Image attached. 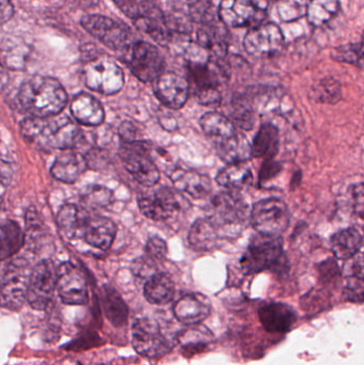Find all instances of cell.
<instances>
[{"label": "cell", "instance_id": "obj_46", "mask_svg": "<svg viewBox=\"0 0 364 365\" xmlns=\"http://www.w3.org/2000/svg\"><path fill=\"white\" fill-rule=\"evenodd\" d=\"M0 6H1V12H0L1 13V24L4 25L12 19L13 14H14V8H13L10 0H0Z\"/></svg>", "mask_w": 364, "mask_h": 365}, {"label": "cell", "instance_id": "obj_19", "mask_svg": "<svg viewBox=\"0 0 364 365\" xmlns=\"http://www.w3.org/2000/svg\"><path fill=\"white\" fill-rule=\"evenodd\" d=\"M259 317L265 330L271 334H286L296 323V312L281 302L265 304L259 309Z\"/></svg>", "mask_w": 364, "mask_h": 365}, {"label": "cell", "instance_id": "obj_47", "mask_svg": "<svg viewBox=\"0 0 364 365\" xmlns=\"http://www.w3.org/2000/svg\"><path fill=\"white\" fill-rule=\"evenodd\" d=\"M83 6H92L98 4V0H79Z\"/></svg>", "mask_w": 364, "mask_h": 365}, {"label": "cell", "instance_id": "obj_42", "mask_svg": "<svg viewBox=\"0 0 364 365\" xmlns=\"http://www.w3.org/2000/svg\"><path fill=\"white\" fill-rule=\"evenodd\" d=\"M145 252H147V257L152 261H162L168 253V247L162 238L153 236L147 240V245H145Z\"/></svg>", "mask_w": 364, "mask_h": 365}, {"label": "cell", "instance_id": "obj_28", "mask_svg": "<svg viewBox=\"0 0 364 365\" xmlns=\"http://www.w3.org/2000/svg\"><path fill=\"white\" fill-rule=\"evenodd\" d=\"M87 219L88 215L74 204L62 206L57 217L60 230L70 240L83 237Z\"/></svg>", "mask_w": 364, "mask_h": 365}, {"label": "cell", "instance_id": "obj_14", "mask_svg": "<svg viewBox=\"0 0 364 365\" xmlns=\"http://www.w3.org/2000/svg\"><path fill=\"white\" fill-rule=\"evenodd\" d=\"M164 57L157 47L143 41L135 43L128 57L132 74L143 83L156 81L162 74Z\"/></svg>", "mask_w": 364, "mask_h": 365}, {"label": "cell", "instance_id": "obj_41", "mask_svg": "<svg viewBox=\"0 0 364 365\" xmlns=\"http://www.w3.org/2000/svg\"><path fill=\"white\" fill-rule=\"evenodd\" d=\"M113 192L106 187L91 186L83 193V201L91 207H105L111 202Z\"/></svg>", "mask_w": 364, "mask_h": 365}, {"label": "cell", "instance_id": "obj_10", "mask_svg": "<svg viewBox=\"0 0 364 365\" xmlns=\"http://www.w3.org/2000/svg\"><path fill=\"white\" fill-rule=\"evenodd\" d=\"M57 269L49 259L40 262L32 268L27 302L34 310H46L51 306L55 289H57Z\"/></svg>", "mask_w": 364, "mask_h": 365}, {"label": "cell", "instance_id": "obj_44", "mask_svg": "<svg viewBox=\"0 0 364 365\" xmlns=\"http://www.w3.org/2000/svg\"><path fill=\"white\" fill-rule=\"evenodd\" d=\"M353 203L355 214L364 219V184L355 185L352 189Z\"/></svg>", "mask_w": 364, "mask_h": 365}, {"label": "cell", "instance_id": "obj_49", "mask_svg": "<svg viewBox=\"0 0 364 365\" xmlns=\"http://www.w3.org/2000/svg\"><path fill=\"white\" fill-rule=\"evenodd\" d=\"M363 252H364V235H363Z\"/></svg>", "mask_w": 364, "mask_h": 365}, {"label": "cell", "instance_id": "obj_17", "mask_svg": "<svg viewBox=\"0 0 364 365\" xmlns=\"http://www.w3.org/2000/svg\"><path fill=\"white\" fill-rule=\"evenodd\" d=\"M154 93L165 106L180 109L187 102L189 83L185 77L177 73H162L155 81Z\"/></svg>", "mask_w": 364, "mask_h": 365}, {"label": "cell", "instance_id": "obj_16", "mask_svg": "<svg viewBox=\"0 0 364 365\" xmlns=\"http://www.w3.org/2000/svg\"><path fill=\"white\" fill-rule=\"evenodd\" d=\"M57 291L62 302L70 306H83L89 300L85 277L76 266L68 262L58 267Z\"/></svg>", "mask_w": 364, "mask_h": 365}, {"label": "cell", "instance_id": "obj_6", "mask_svg": "<svg viewBox=\"0 0 364 365\" xmlns=\"http://www.w3.org/2000/svg\"><path fill=\"white\" fill-rule=\"evenodd\" d=\"M188 70L196 87V96L199 102L205 106H218L222 102L220 81L224 76V68L218 60L189 62Z\"/></svg>", "mask_w": 364, "mask_h": 365}, {"label": "cell", "instance_id": "obj_20", "mask_svg": "<svg viewBox=\"0 0 364 365\" xmlns=\"http://www.w3.org/2000/svg\"><path fill=\"white\" fill-rule=\"evenodd\" d=\"M175 319L184 325L196 326L211 313V302L202 294H188L173 307Z\"/></svg>", "mask_w": 364, "mask_h": 365}, {"label": "cell", "instance_id": "obj_5", "mask_svg": "<svg viewBox=\"0 0 364 365\" xmlns=\"http://www.w3.org/2000/svg\"><path fill=\"white\" fill-rule=\"evenodd\" d=\"M85 85L92 91L111 96L123 88L124 73L110 58L103 56L90 60L83 70Z\"/></svg>", "mask_w": 364, "mask_h": 365}, {"label": "cell", "instance_id": "obj_22", "mask_svg": "<svg viewBox=\"0 0 364 365\" xmlns=\"http://www.w3.org/2000/svg\"><path fill=\"white\" fill-rule=\"evenodd\" d=\"M88 163L85 156L76 152L68 151L60 154L53 166L51 173L58 181L73 184L87 170Z\"/></svg>", "mask_w": 364, "mask_h": 365}, {"label": "cell", "instance_id": "obj_7", "mask_svg": "<svg viewBox=\"0 0 364 365\" xmlns=\"http://www.w3.org/2000/svg\"><path fill=\"white\" fill-rule=\"evenodd\" d=\"M251 223L259 234L280 236L290 225L291 214L282 200L271 197L254 204L251 210Z\"/></svg>", "mask_w": 364, "mask_h": 365}, {"label": "cell", "instance_id": "obj_33", "mask_svg": "<svg viewBox=\"0 0 364 365\" xmlns=\"http://www.w3.org/2000/svg\"><path fill=\"white\" fill-rule=\"evenodd\" d=\"M216 149L220 158L228 165L245 163L249 156H252L251 148H249L245 137L239 134L224 143H218Z\"/></svg>", "mask_w": 364, "mask_h": 365}, {"label": "cell", "instance_id": "obj_34", "mask_svg": "<svg viewBox=\"0 0 364 365\" xmlns=\"http://www.w3.org/2000/svg\"><path fill=\"white\" fill-rule=\"evenodd\" d=\"M339 11V0H310L306 16L312 26L321 27L335 19Z\"/></svg>", "mask_w": 364, "mask_h": 365}, {"label": "cell", "instance_id": "obj_50", "mask_svg": "<svg viewBox=\"0 0 364 365\" xmlns=\"http://www.w3.org/2000/svg\"><path fill=\"white\" fill-rule=\"evenodd\" d=\"M75 365H81V364H75Z\"/></svg>", "mask_w": 364, "mask_h": 365}, {"label": "cell", "instance_id": "obj_30", "mask_svg": "<svg viewBox=\"0 0 364 365\" xmlns=\"http://www.w3.org/2000/svg\"><path fill=\"white\" fill-rule=\"evenodd\" d=\"M105 317L115 327H122L128 323V309L121 295L113 287H103L100 294Z\"/></svg>", "mask_w": 364, "mask_h": 365}, {"label": "cell", "instance_id": "obj_35", "mask_svg": "<svg viewBox=\"0 0 364 365\" xmlns=\"http://www.w3.org/2000/svg\"><path fill=\"white\" fill-rule=\"evenodd\" d=\"M25 244V234L21 227L12 220H6L1 225V259H10L19 252Z\"/></svg>", "mask_w": 364, "mask_h": 365}, {"label": "cell", "instance_id": "obj_48", "mask_svg": "<svg viewBox=\"0 0 364 365\" xmlns=\"http://www.w3.org/2000/svg\"><path fill=\"white\" fill-rule=\"evenodd\" d=\"M190 1L196 2V1H200V0H190Z\"/></svg>", "mask_w": 364, "mask_h": 365}, {"label": "cell", "instance_id": "obj_31", "mask_svg": "<svg viewBox=\"0 0 364 365\" xmlns=\"http://www.w3.org/2000/svg\"><path fill=\"white\" fill-rule=\"evenodd\" d=\"M279 133L273 124L261 126L251 145V154L256 158H273L278 152Z\"/></svg>", "mask_w": 364, "mask_h": 365}, {"label": "cell", "instance_id": "obj_37", "mask_svg": "<svg viewBox=\"0 0 364 365\" xmlns=\"http://www.w3.org/2000/svg\"><path fill=\"white\" fill-rule=\"evenodd\" d=\"M25 223V244H27L28 248L38 250L45 240L46 232L44 222L36 208L31 207L27 210Z\"/></svg>", "mask_w": 364, "mask_h": 365}, {"label": "cell", "instance_id": "obj_18", "mask_svg": "<svg viewBox=\"0 0 364 365\" xmlns=\"http://www.w3.org/2000/svg\"><path fill=\"white\" fill-rule=\"evenodd\" d=\"M211 217L224 232L231 225H239L245 219L246 204L234 191L216 195L212 203Z\"/></svg>", "mask_w": 364, "mask_h": 365}, {"label": "cell", "instance_id": "obj_1", "mask_svg": "<svg viewBox=\"0 0 364 365\" xmlns=\"http://www.w3.org/2000/svg\"><path fill=\"white\" fill-rule=\"evenodd\" d=\"M28 143L41 149L72 150L83 138L80 128L66 117H29L21 123Z\"/></svg>", "mask_w": 364, "mask_h": 365}, {"label": "cell", "instance_id": "obj_11", "mask_svg": "<svg viewBox=\"0 0 364 365\" xmlns=\"http://www.w3.org/2000/svg\"><path fill=\"white\" fill-rule=\"evenodd\" d=\"M81 26L105 46L113 51H125L130 46L132 34L128 28L103 15H85Z\"/></svg>", "mask_w": 364, "mask_h": 365}, {"label": "cell", "instance_id": "obj_32", "mask_svg": "<svg viewBox=\"0 0 364 365\" xmlns=\"http://www.w3.org/2000/svg\"><path fill=\"white\" fill-rule=\"evenodd\" d=\"M216 181L230 191L239 190L251 184V171L244 163L229 164L219 171Z\"/></svg>", "mask_w": 364, "mask_h": 365}, {"label": "cell", "instance_id": "obj_4", "mask_svg": "<svg viewBox=\"0 0 364 365\" xmlns=\"http://www.w3.org/2000/svg\"><path fill=\"white\" fill-rule=\"evenodd\" d=\"M32 269L24 259H14L6 264L1 274V306L9 310H19L27 300L28 284Z\"/></svg>", "mask_w": 364, "mask_h": 365}, {"label": "cell", "instance_id": "obj_21", "mask_svg": "<svg viewBox=\"0 0 364 365\" xmlns=\"http://www.w3.org/2000/svg\"><path fill=\"white\" fill-rule=\"evenodd\" d=\"M117 235V225L113 220L102 216H88L83 240L100 250H108Z\"/></svg>", "mask_w": 364, "mask_h": 365}, {"label": "cell", "instance_id": "obj_8", "mask_svg": "<svg viewBox=\"0 0 364 365\" xmlns=\"http://www.w3.org/2000/svg\"><path fill=\"white\" fill-rule=\"evenodd\" d=\"M132 347L139 355L154 359L167 355L173 347L170 339L156 322L140 319L132 327Z\"/></svg>", "mask_w": 364, "mask_h": 365}, {"label": "cell", "instance_id": "obj_27", "mask_svg": "<svg viewBox=\"0 0 364 365\" xmlns=\"http://www.w3.org/2000/svg\"><path fill=\"white\" fill-rule=\"evenodd\" d=\"M200 125L204 134L213 139L215 145L224 143L237 135L232 120L222 113H207L201 118Z\"/></svg>", "mask_w": 364, "mask_h": 365}, {"label": "cell", "instance_id": "obj_2", "mask_svg": "<svg viewBox=\"0 0 364 365\" xmlns=\"http://www.w3.org/2000/svg\"><path fill=\"white\" fill-rule=\"evenodd\" d=\"M19 101L31 117H55L66 106L68 94L57 79L34 76L21 85Z\"/></svg>", "mask_w": 364, "mask_h": 365}, {"label": "cell", "instance_id": "obj_25", "mask_svg": "<svg viewBox=\"0 0 364 365\" xmlns=\"http://www.w3.org/2000/svg\"><path fill=\"white\" fill-rule=\"evenodd\" d=\"M171 180L177 190L188 193L196 199H203L212 190L209 178L197 171L177 169L171 175Z\"/></svg>", "mask_w": 364, "mask_h": 365}, {"label": "cell", "instance_id": "obj_29", "mask_svg": "<svg viewBox=\"0 0 364 365\" xmlns=\"http://www.w3.org/2000/svg\"><path fill=\"white\" fill-rule=\"evenodd\" d=\"M331 250L337 259H350L363 247V237L355 227L342 230L331 237Z\"/></svg>", "mask_w": 364, "mask_h": 365}, {"label": "cell", "instance_id": "obj_43", "mask_svg": "<svg viewBox=\"0 0 364 365\" xmlns=\"http://www.w3.org/2000/svg\"><path fill=\"white\" fill-rule=\"evenodd\" d=\"M279 14L284 21H294L303 14H307V9H303L295 0H281L279 4Z\"/></svg>", "mask_w": 364, "mask_h": 365}, {"label": "cell", "instance_id": "obj_36", "mask_svg": "<svg viewBox=\"0 0 364 365\" xmlns=\"http://www.w3.org/2000/svg\"><path fill=\"white\" fill-rule=\"evenodd\" d=\"M310 96L322 104H337L342 98L341 83L333 77L321 79L312 86Z\"/></svg>", "mask_w": 364, "mask_h": 365}, {"label": "cell", "instance_id": "obj_12", "mask_svg": "<svg viewBox=\"0 0 364 365\" xmlns=\"http://www.w3.org/2000/svg\"><path fill=\"white\" fill-rule=\"evenodd\" d=\"M244 47L249 55L254 57H274L284 49V32L275 23L254 26L244 38Z\"/></svg>", "mask_w": 364, "mask_h": 365}, {"label": "cell", "instance_id": "obj_39", "mask_svg": "<svg viewBox=\"0 0 364 365\" xmlns=\"http://www.w3.org/2000/svg\"><path fill=\"white\" fill-rule=\"evenodd\" d=\"M232 121L243 130H251L254 124V113L247 96H234L232 102Z\"/></svg>", "mask_w": 364, "mask_h": 365}, {"label": "cell", "instance_id": "obj_26", "mask_svg": "<svg viewBox=\"0 0 364 365\" xmlns=\"http://www.w3.org/2000/svg\"><path fill=\"white\" fill-rule=\"evenodd\" d=\"M175 287L170 276L164 272H156L147 279L143 287L145 299L152 304L164 306L175 297Z\"/></svg>", "mask_w": 364, "mask_h": 365}, {"label": "cell", "instance_id": "obj_45", "mask_svg": "<svg viewBox=\"0 0 364 365\" xmlns=\"http://www.w3.org/2000/svg\"><path fill=\"white\" fill-rule=\"evenodd\" d=\"M119 135L121 137L122 143H132L136 140L137 130L132 122H124L119 128Z\"/></svg>", "mask_w": 364, "mask_h": 365}, {"label": "cell", "instance_id": "obj_9", "mask_svg": "<svg viewBox=\"0 0 364 365\" xmlns=\"http://www.w3.org/2000/svg\"><path fill=\"white\" fill-rule=\"evenodd\" d=\"M120 158L126 170L139 184L152 187L160 181V170L150 155V149L145 143L135 141L122 143Z\"/></svg>", "mask_w": 364, "mask_h": 365}, {"label": "cell", "instance_id": "obj_40", "mask_svg": "<svg viewBox=\"0 0 364 365\" xmlns=\"http://www.w3.org/2000/svg\"><path fill=\"white\" fill-rule=\"evenodd\" d=\"M344 298L354 304L364 302V274L361 272L350 274L346 280L343 291Z\"/></svg>", "mask_w": 364, "mask_h": 365}, {"label": "cell", "instance_id": "obj_23", "mask_svg": "<svg viewBox=\"0 0 364 365\" xmlns=\"http://www.w3.org/2000/svg\"><path fill=\"white\" fill-rule=\"evenodd\" d=\"M71 113L78 123L87 126L100 125L105 119L104 108L100 101L83 92L73 98Z\"/></svg>", "mask_w": 364, "mask_h": 365}, {"label": "cell", "instance_id": "obj_24", "mask_svg": "<svg viewBox=\"0 0 364 365\" xmlns=\"http://www.w3.org/2000/svg\"><path fill=\"white\" fill-rule=\"evenodd\" d=\"M222 233L224 234L222 227L211 217H204L194 221L192 225L188 242L194 250H211L217 240L222 237Z\"/></svg>", "mask_w": 364, "mask_h": 365}, {"label": "cell", "instance_id": "obj_15", "mask_svg": "<svg viewBox=\"0 0 364 365\" xmlns=\"http://www.w3.org/2000/svg\"><path fill=\"white\" fill-rule=\"evenodd\" d=\"M181 195L168 187L145 193L139 199L141 212L154 221H166L172 218L182 208Z\"/></svg>", "mask_w": 364, "mask_h": 365}, {"label": "cell", "instance_id": "obj_38", "mask_svg": "<svg viewBox=\"0 0 364 365\" xmlns=\"http://www.w3.org/2000/svg\"><path fill=\"white\" fill-rule=\"evenodd\" d=\"M333 60L364 68V38L360 42L348 43L335 47L331 51Z\"/></svg>", "mask_w": 364, "mask_h": 365}, {"label": "cell", "instance_id": "obj_13", "mask_svg": "<svg viewBox=\"0 0 364 365\" xmlns=\"http://www.w3.org/2000/svg\"><path fill=\"white\" fill-rule=\"evenodd\" d=\"M269 0H222L218 16L228 27L252 25L264 19Z\"/></svg>", "mask_w": 364, "mask_h": 365}, {"label": "cell", "instance_id": "obj_3", "mask_svg": "<svg viewBox=\"0 0 364 365\" xmlns=\"http://www.w3.org/2000/svg\"><path fill=\"white\" fill-rule=\"evenodd\" d=\"M241 266L246 274L286 267L281 236L258 234L241 257Z\"/></svg>", "mask_w": 364, "mask_h": 365}]
</instances>
